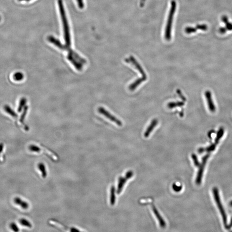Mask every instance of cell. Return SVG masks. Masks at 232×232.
Listing matches in <instances>:
<instances>
[{
  "mask_svg": "<svg viewBox=\"0 0 232 232\" xmlns=\"http://www.w3.org/2000/svg\"><path fill=\"white\" fill-rule=\"evenodd\" d=\"M58 5L59 11L61 14L62 25H63L64 38L65 41V45H62L58 39L51 36L48 37V41L60 49L66 50L67 51H68V53H70L73 51V50H72L71 47V37L70 29L68 20L67 18L66 13H65L62 0H58Z\"/></svg>",
  "mask_w": 232,
  "mask_h": 232,
  "instance_id": "6da1fadb",
  "label": "cell"
},
{
  "mask_svg": "<svg viewBox=\"0 0 232 232\" xmlns=\"http://www.w3.org/2000/svg\"><path fill=\"white\" fill-rule=\"evenodd\" d=\"M176 9V2L174 0H172L171 2V8L169 10V16H168V20H167L166 29H165V38L167 41H170L171 39L172 22H173Z\"/></svg>",
  "mask_w": 232,
  "mask_h": 232,
  "instance_id": "7a4b0ae2",
  "label": "cell"
},
{
  "mask_svg": "<svg viewBox=\"0 0 232 232\" xmlns=\"http://www.w3.org/2000/svg\"><path fill=\"white\" fill-rule=\"evenodd\" d=\"M213 194L214 200L215 201L217 205L218 209H219V211H220V214H221V216L222 217L224 224L225 227H226L227 225V216L224 208L222 204L221 203V201H220L219 191H218V190L217 189V188L216 187L213 188Z\"/></svg>",
  "mask_w": 232,
  "mask_h": 232,
  "instance_id": "3957f363",
  "label": "cell"
},
{
  "mask_svg": "<svg viewBox=\"0 0 232 232\" xmlns=\"http://www.w3.org/2000/svg\"><path fill=\"white\" fill-rule=\"evenodd\" d=\"M209 156H210V154H208L203 157V159H202V163L199 167V171H198L196 180V184L198 185L201 184V183L202 182V177H203L204 168H205L206 162H207V160L209 158Z\"/></svg>",
  "mask_w": 232,
  "mask_h": 232,
  "instance_id": "277c9868",
  "label": "cell"
},
{
  "mask_svg": "<svg viewBox=\"0 0 232 232\" xmlns=\"http://www.w3.org/2000/svg\"><path fill=\"white\" fill-rule=\"evenodd\" d=\"M98 111L99 113L105 116L106 118H107L111 121L113 122L114 123H115L118 126L121 127L123 125V123L120 120L111 114L109 112L107 111L102 107H100L98 108Z\"/></svg>",
  "mask_w": 232,
  "mask_h": 232,
  "instance_id": "5b68a950",
  "label": "cell"
},
{
  "mask_svg": "<svg viewBox=\"0 0 232 232\" xmlns=\"http://www.w3.org/2000/svg\"><path fill=\"white\" fill-rule=\"evenodd\" d=\"M125 61L127 63H131L134 66L138 71L140 73L142 77H147L146 74H145V72L144 71L141 65L139 64V63L138 62L136 59L134 58V56L131 55L129 57V58H126L125 59Z\"/></svg>",
  "mask_w": 232,
  "mask_h": 232,
  "instance_id": "8992f818",
  "label": "cell"
},
{
  "mask_svg": "<svg viewBox=\"0 0 232 232\" xmlns=\"http://www.w3.org/2000/svg\"><path fill=\"white\" fill-rule=\"evenodd\" d=\"M133 173L132 171H128L126 174V176L123 177H121L119 178L118 184V190H117V194H120L122 190H123L124 184L127 182V180L133 176Z\"/></svg>",
  "mask_w": 232,
  "mask_h": 232,
  "instance_id": "52a82bcc",
  "label": "cell"
},
{
  "mask_svg": "<svg viewBox=\"0 0 232 232\" xmlns=\"http://www.w3.org/2000/svg\"><path fill=\"white\" fill-rule=\"evenodd\" d=\"M205 96H206V101H207V104L208 109L209 111L211 112L214 113L216 111V107L214 105V102H213V99H212V95H211V92L209 90H207L205 92Z\"/></svg>",
  "mask_w": 232,
  "mask_h": 232,
  "instance_id": "ba28073f",
  "label": "cell"
},
{
  "mask_svg": "<svg viewBox=\"0 0 232 232\" xmlns=\"http://www.w3.org/2000/svg\"><path fill=\"white\" fill-rule=\"evenodd\" d=\"M158 124V121L157 119H154L151 122V124H150L149 126L148 127L147 130H146L145 132H144V136L145 138H147L149 136L151 132L152 131L154 130L155 127L157 126Z\"/></svg>",
  "mask_w": 232,
  "mask_h": 232,
  "instance_id": "9c48e42d",
  "label": "cell"
},
{
  "mask_svg": "<svg viewBox=\"0 0 232 232\" xmlns=\"http://www.w3.org/2000/svg\"><path fill=\"white\" fill-rule=\"evenodd\" d=\"M147 79V77H142L141 78H139L135 80L134 82H133L131 85H129V90L130 91H134L142 82L145 81Z\"/></svg>",
  "mask_w": 232,
  "mask_h": 232,
  "instance_id": "30bf717a",
  "label": "cell"
},
{
  "mask_svg": "<svg viewBox=\"0 0 232 232\" xmlns=\"http://www.w3.org/2000/svg\"><path fill=\"white\" fill-rule=\"evenodd\" d=\"M152 208L153 211H154L155 215L156 217H157L160 226H161V227H165L166 226V223H165L164 220L162 218V217H161L160 214H159L158 211H157V208H155V207L154 206H152Z\"/></svg>",
  "mask_w": 232,
  "mask_h": 232,
  "instance_id": "8fae6325",
  "label": "cell"
},
{
  "mask_svg": "<svg viewBox=\"0 0 232 232\" xmlns=\"http://www.w3.org/2000/svg\"><path fill=\"white\" fill-rule=\"evenodd\" d=\"M14 202L16 204L20 206L23 209H28L29 207V205H28V203L22 201L20 198L18 197L14 199Z\"/></svg>",
  "mask_w": 232,
  "mask_h": 232,
  "instance_id": "7c38bea8",
  "label": "cell"
},
{
  "mask_svg": "<svg viewBox=\"0 0 232 232\" xmlns=\"http://www.w3.org/2000/svg\"><path fill=\"white\" fill-rule=\"evenodd\" d=\"M184 105V101H177V102H169L168 104L167 107L169 109H172L174 108L182 107Z\"/></svg>",
  "mask_w": 232,
  "mask_h": 232,
  "instance_id": "4fadbf2b",
  "label": "cell"
},
{
  "mask_svg": "<svg viewBox=\"0 0 232 232\" xmlns=\"http://www.w3.org/2000/svg\"><path fill=\"white\" fill-rule=\"evenodd\" d=\"M115 188L114 186H112L111 188L110 203L111 205L113 206L115 203Z\"/></svg>",
  "mask_w": 232,
  "mask_h": 232,
  "instance_id": "5bb4252c",
  "label": "cell"
},
{
  "mask_svg": "<svg viewBox=\"0 0 232 232\" xmlns=\"http://www.w3.org/2000/svg\"><path fill=\"white\" fill-rule=\"evenodd\" d=\"M224 134V129L223 128L221 127V128L219 129V131L217 132V135L216 138H215L214 143L216 144H218L220 140L221 139V138H222Z\"/></svg>",
  "mask_w": 232,
  "mask_h": 232,
  "instance_id": "9a60e30c",
  "label": "cell"
},
{
  "mask_svg": "<svg viewBox=\"0 0 232 232\" xmlns=\"http://www.w3.org/2000/svg\"><path fill=\"white\" fill-rule=\"evenodd\" d=\"M38 167L40 171L41 172L42 176L44 178H45L47 176V172L45 165L42 163H40L38 165Z\"/></svg>",
  "mask_w": 232,
  "mask_h": 232,
  "instance_id": "2e32d148",
  "label": "cell"
},
{
  "mask_svg": "<svg viewBox=\"0 0 232 232\" xmlns=\"http://www.w3.org/2000/svg\"><path fill=\"white\" fill-rule=\"evenodd\" d=\"M4 108H5V111L8 113L9 114L11 115V116H13V117H17V114H16V113H15L14 112V111H13L10 107L8 106V105L5 106Z\"/></svg>",
  "mask_w": 232,
  "mask_h": 232,
  "instance_id": "e0dca14e",
  "label": "cell"
},
{
  "mask_svg": "<svg viewBox=\"0 0 232 232\" xmlns=\"http://www.w3.org/2000/svg\"><path fill=\"white\" fill-rule=\"evenodd\" d=\"M197 29L196 27H187L185 28V31L187 34L194 33L197 32Z\"/></svg>",
  "mask_w": 232,
  "mask_h": 232,
  "instance_id": "ac0fdd59",
  "label": "cell"
},
{
  "mask_svg": "<svg viewBox=\"0 0 232 232\" xmlns=\"http://www.w3.org/2000/svg\"><path fill=\"white\" fill-rule=\"evenodd\" d=\"M14 79L16 81H21L24 78V75L21 72H17L13 76Z\"/></svg>",
  "mask_w": 232,
  "mask_h": 232,
  "instance_id": "d6986e66",
  "label": "cell"
},
{
  "mask_svg": "<svg viewBox=\"0 0 232 232\" xmlns=\"http://www.w3.org/2000/svg\"><path fill=\"white\" fill-rule=\"evenodd\" d=\"M19 222L23 226L28 227L31 228L32 225L31 224L28 220L25 219H21L19 220Z\"/></svg>",
  "mask_w": 232,
  "mask_h": 232,
  "instance_id": "ffe728a7",
  "label": "cell"
},
{
  "mask_svg": "<svg viewBox=\"0 0 232 232\" xmlns=\"http://www.w3.org/2000/svg\"><path fill=\"white\" fill-rule=\"evenodd\" d=\"M26 99L25 98H22L20 100V103H19V106H18V112H20L22 110V108L24 107L25 104L26 103Z\"/></svg>",
  "mask_w": 232,
  "mask_h": 232,
  "instance_id": "44dd1931",
  "label": "cell"
},
{
  "mask_svg": "<svg viewBox=\"0 0 232 232\" xmlns=\"http://www.w3.org/2000/svg\"><path fill=\"white\" fill-rule=\"evenodd\" d=\"M196 28L198 30L203 31H206L208 30V27L206 24H198L196 26Z\"/></svg>",
  "mask_w": 232,
  "mask_h": 232,
  "instance_id": "7402d4cb",
  "label": "cell"
},
{
  "mask_svg": "<svg viewBox=\"0 0 232 232\" xmlns=\"http://www.w3.org/2000/svg\"><path fill=\"white\" fill-rule=\"evenodd\" d=\"M192 158L193 161H194V164L195 166L196 167H199L200 165H201V164H200V162L198 161V158L197 155L195 154H192Z\"/></svg>",
  "mask_w": 232,
  "mask_h": 232,
  "instance_id": "603a6c76",
  "label": "cell"
},
{
  "mask_svg": "<svg viewBox=\"0 0 232 232\" xmlns=\"http://www.w3.org/2000/svg\"><path fill=\"white\" fill-rule=\"evenodd\" d=\"M28 109V107L26 106L25 107L24 111H23V113L22 115L21 118L20 119V121L21 123H23L24 122L25 118V116H26L27 113Z\"/></svg>",
  "mask_w": 232,
  "mask_h": 232,
  "instance_id": "cb8c5ba5",
  "label": "cell"
},
{
  "mask_svg": "<svg viewBox=\"0 0 232 232\" xmlns=\"http://www.w3.org/2000/svg\"><path fill=\"white\" fill-rule=\"evenodd\" d=\"M50 223L51 224L54 225L55 226L58 227V228H60L61 229H66V227L64 226L61 225V224L58 223V222H56L54 221V220H52V221H50Z\"/></svg>",
  "mask_w": 232,
  "mask_h": 232,
  "instance_id": "d4e9b609",
  "label": "cell"
},
{
  "mask_svg": "<svg viewBox=\"0 0 232 232\" xmlns=\"http://www.w3.org/2000/svg\"><path fill=\"white\" fill-rule=\"evenodd\" d=\"M30 150L31 151L35 152H39L40 148L38 147L37 146L34 145H31L29 147Z\"/></svg>",
  "mask_w": 232,
  "mask_h": 232,
  "instance_id": "484cf974",
  "label": "cell"
},
{
  "mask_svg": "<svg viewBox=\"0 0 232 232\" xmlns=\"http://www.w3.org/2000/svg\"><path fill=\"white\" fill-rule=\"evenodd\" d=\"M172 188H173L174 191L176 192H178L180 191L181 189H182V186H178L177 184H174L173 185H172Z\"/></svg>",
  "mask_w": 232,
  "mask_h": 232,
  "instance_id": "4316f807",
  "label": "cell"
},
{
  "mask_svg": "<svg viewBox=\"0 0 232 232\" xmlns=\"http://www.w3.org/2000/svg\"><path fill=\"white\" fill-rule=\"evenodd\" d=\"M10 227H11V229L14 231V232H18L19 231V229H18V227L16 225V224L14 223H12L10 224Z\"/></svg>",
  "mask_w": 232,
  "mask_h": 232,
  "instance_id": "83f0119b",
  "label": "cell"
},
{
  "mask_svg": "<svg viewBox=\"0 0 232 232\" xmlns=\"http://www.w3.org/2000/svg\"><path fill=\"white\" fill-rule=\"evenodd\" d=\"M225 27L226 28L227 31H232V22L229 21L225 24Z\"/></svg>",
  "mask_w": 232,
  "mask_h": 232,
  "instance_id": "f1b7e54d",
  "label": "cell"
},
{
  "mask_svg": "<svg viewBox=\"0 0 232 232\" xmlns=\"http://www.w3.org/2000/svg\"><path fill=\"white\" fill-rule=\"evenodd\" d=\"M176 92H177V94L179 95V97H181V98L182 99V100L184 101H186V98L184 97V95H183L182 92H181V91H180V90H177Z\"/></svg>",
  "mask_w": 232,
  "mask_h": 232,
  "instance_id": "f546056e",
  "label": "cell"
},
{
  "mask_svg": "<svg viewBox=\"0 0 232 232\" xmlns=\"http://www.w3.org/2000/svg\"><path fill=\"white\" fill-rule=\"evenodd\" d=\"M221 21L222 22L224 23L225 24L229 21V20L228 17L226 15H223V16H222L221 18Z\"/></svg>",
  "mask_w": 232,
  "mask_h": 232,
  "instance_id": "4dcf8cb0",
  "label": "cell"
},
{
  "mask_svg": "<svg viewBox=\"0 0 232 232\" xmlns=\"http://www.w3.org/2000/svg\"><path fill=\"white\" fill-rule=\"evenodd\" d=\"M227 30L226 28L225 27H220L219 28V31L221 34H225L227 32Z\"/></svg>",
  "mask_w": 232,
  "mask_h": 232,
  "instance_id": "1f68e13d",
  "label": "cell"
},
{
  "mask_svg": "<svg viewBox=\"0 0 232 232\" xmlns=\"http://www.w3.org/2000/svg\"><path fill=\"white\" fill-rule=\"evenodd\" d=\"M77 2H78V5L80 8H82L84 7L83 0H77Z\"/></svg>",
  "mask_w": 232,
  "mask_h": 232,
  "instance_id": "d6a6232c",
  "label": "cell"
},
{
  "mask_svg": "<svg viewBox=\"0 0 232 232\" xmlns=\"http://www.w3.org/2000/svg\"><path fill=\"white\" fill-rule=\"evenodd\" d=\"M232 227V217L231 219L230 222L229 224L227 225V226L226 227V228L227 230L230 229Z\"/></svg>",
  "mask_w": 232,
  "mask_h": 232,
  "instance_id": "836d02e7",
  "label": "cell"
},
{
  "mask_svg": "<svg viewBox=\"0 0 232 232\" xmlns=\"http://www.w3.org/2000/svg\"><path fill=\"white\" fill-rule=\"evenodd\" d=\"M146 0H140V6L141 8H142L144 6L145 4Z\"/></svg>",
  "mask_w": 232,
  "mask_h": 232,
  "instance_id": "e575fe53",
  "label": "cell"
},
{
  "mask_svg": "<svg viewBox=\"0 0 232 232\" xmlns=\"http://www.w3.org/2000/svg\"><path fill=\"white\" fill-rule=\"evenodd\" d=\"M4 148V144L2 143L0 144V153L2 152Z\"/></svg>",
  "mask_w": 232,
  "mask_h": 232,
  "instance_id": "d590c367",
  "label": "cell"
},
{
  "mask_svg": "<svg viewBox=\"0 0 232 232\" xmlns=\"http://www.w3.org/2000/svg\"><path fill=\"white\" fill-rule=\"evenodd\" d=\"M72 232H79V230L75 228H72L70 230Z\"/></svg>",
  "mask_w": 232,
  "mask_h": 232,
  "instance_id": "8d00e7d4",
  "label": "cell"
},
{
  "mask_svg": "<svg viewBox=\"0 0 232 232\" xmlns=\"http://www.w3.org/2000/svg\"><path fill=\"white\" fill-rule=\"evenodd\" d=\"M19 1H26V2H29V1H31V0H18Z\"/></svg>",
  "mask_w": 232,
  "mask_h": 232,
  "instance_id": "74e56055",
  "label": "cell"
},
{
  "mask_svg": "<svg viewBox=\"0 0 232 232\" xmlns=\"http://www.w3.org/2000/svg\"><path fill=\"white\" fill-rule=\"evenodd\" d=\"M230 206H232V201H231V202H230Z\"/></svg>",
  "mask_w": 232,
  "mask_h": 232,
  "instance_id": "f35d334b",
  "label": "cell"
},
{
  "mask_svg": "<svg viewBox=\"0 0 232 232\" xmlns=\"http://www.w3.org/2000/svg\"><path fill=\"white\" fill-rule=\"evenodd\" d=\"M0 20H1V17H0Z\"/></svg>",
  "mask_w": 232,
  "mask_h": 232,
  "instance_id": "ab89813d",
  "label": "cell"
}]
</instances>
